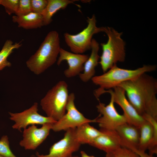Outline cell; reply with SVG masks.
Returning a JSON list of instances; mask_svg holds the SVG:
<instances>
[{
  "instance_id": "cell-10",
  "label": "cell",
  "mask_w": 157,
  "mask_h": 157,
  "mask_svg": "<svg viewBox=\"0 0 157 157\" xmlns=\"http://www.w3.org/2000/svg\"><path fill=\"white\" fill-rule=\"evenodd\" d=\"M115 103L111 98L109 103L106 106L99 102L96 106L99 116L96 118V123L98 124L101 129L116 130L121 125L127 123L126 117L117 112L114 105Z\"/></svg>"
},
{
  "instance_id": "cell-28",
  "label": "cell",
  "mask_w": 157,
  "mask_h": 157,
  "mask_svg": "<svg viewBox=\"0 0 157 157\" xmlns=\"http://www.w3.org/2000/svg\"><path fill=\"white\" fill-rule=\"evenodd\" d=\"M80 155V157H95L93 156H90L88 155L85 152L83 151H81Z\"/></svg>"
},
{
  "instance_id": "cell-32",
  "label": "cell",
  "mask_w": 157,
  "mask_h": 157,
  "mask_svg": "<svg viewBox=\"0 0 157 157\" xmlns=\"http://www.w3.org/2000/svg\"><path fill=\"white\" fill-rule=\"evenodd\" d=\"M1 0H0V3H1Z\"/></svg>"
},
{
  "instance_id": "cell-14",
  "label": "cell",
  "mask_w": 157,
  "mask_h": 157,
  "mask_svg": "<svg viewBox=\"0 0 157 157\" xmlns=\"http://www.w3.org/2000/svg\"><path fill=\"white\" fill-rule=\"evenodd\" d=\"M57 64L60 65L64 60L67 62L68 67L64 72L65 77L70 78L79 75L83 71L84 64L88 58L87 54L70 52L60 48Z\"/></svg>"
},
{
  "instance_id": "cell-8",
  "label": "cell",
  "mask_w": 157,
  "mask_h": 157,
  "mask_svg": "<svg viewBox=\"0 0 157 157\" xmlns=\"http://www.w3.org/2000/svg\"><path fill=\"white\" fill-rule=\"evenodd\" d=\"M38 103L35 102L29 108L23 111L17 113L9 112L10 119L14 121V124L12 127L14 129L22 132L29 125H43L46 123L53 124L56 121L47 116H44L38 112Z\"/></svg>"
},
{
  "instance_id": "cell-4",
  "label": "cell",
  "mask_w": 157,
  "mask_h": 157,
  "mask_svg": "<svg viewBox=\"0 0 157 157\" xmlns=\"http://www.w3.org/2000/svg\"><path fill=\"white\" fill-rule=\"evenodd\" d=\"M108 37L106 43H101L102 52L99 62L105 73L118 62L125 60V42L121 38L122 32H119L111 27H105L104 31Z\"/></svg>"
},
{
  "instance_id": "cell-11",
  "label": "cell",
  "mask_w": 157,
  "mask_h": 157,
  "mask_svg": "<svg viewBox=\"0 0 157 157\" xmlns=\"http://www.w3.org/2000/svg\"><path fill=\"white\" fill-rule=\"evenodd\" d=\"M142 117L146 121L140 128V135L138 150L149 154H157V119L147 115Z\"/></svg>"
},
{
  "instance_id": "cell-3",
  "label": "cell",
  "mask_w": 157,
  "mask_h": 157,
  "mask_svg": "<svg viewBox=\"0 0 157 157\" xmlns=\"http://www.w3.org/2000/svg\"><path fill=\"white\" fill-rule=\"evenodd\" d=\"M156 67L155 65H144L136 69H130L120 68L115 65L103 74L94 76L91 79L94 84L99 86L94 91V95L103 90L113 88L125 81L135 79L144 73L154 71Z\"/></svg>"
},
{
  "instance_id": "cell-19",
  "label": "cell",
  "mask_w": 157,
  "mask_h": 157,
  "mask_svg": "<svg viewBox=\"0 0 157 157\" xmlns=\"http://www.w3.org/2000/svg\"><path fill=\"white\" fill-rule=\"evenodd\" d=\"M12 20L17 24L18 27L27 30L40 28L44 26L41 14L33 12L22 16H13Z\"/></svg>"
},
{
  "instance_id": "cell-1",
  "label": "cell",
  "mask_w": 157,
  "mask_h": 157,
  "mask_svg": "<svg viewBox=\"0 0 157 157\" xmlns=\"http://www.w3.org/2000/svg\"><path fill=\"white\" fill-rule=\"evenodd\" d=\"M117 86L124 90L129 101L140 115L142 116L149 115L157 119V80L156 78L145 73Z\"/></svg>"
},
{
  "instance_id": "cell-26",
  "label": "cell",
  "mask_w": 157,
  "mask_h": 157,
  "mask_svg": "<svg viewBox=\"0 0 157 157\" xmlns=\"http://www.w3.org/2000/svg\"><path fill=\"white\" fill-rule=\"evenodd\" d=\"M48 3V0H31L32 12L41 14Z\"/></svg>"
},
{
  "instance_id": "cell-9",
  "label": "cell",
  "mask_w": 157,
  "mask_h": 157,
  "mask_svg": "<svg viewBox=\"0 0 157 157\" xmlns=\"http://www.w3.org/2000/svg\"><path fill=\"white\" fill-rule=\"evenodd\" d=\"M113 89V90L110 89L101 91L98 94L97 96L99 97L104 93H109L115 103L119 105L123 110L127 123L140 128L146 120L138 113L129 101L125 91L122 88L117 86Z\"/></svg>"
},
{
  "instance_id": "cell-23",
  "label": "cell",
  "mask_w": 157,
  "mask_h": 157,
  "mask_svg": "<svg viewBox=\"0 0 157 157\" xmlns=\"http://www.w3.org/2000/svg\"><path fill=\"white\" fill-rule=\"evenodd\" d=\"M0 156L4 157H17L12 152L7 135H3L0 140Z\"/></svg>"
},
{
  "instance_id": "cell-21",
  "label": "cell",
  "mask_w": 157,
  "mask_h": 157,
  "mask_svg": "<svg viewBox=\"0 0 157 157\" xmlns=\"http://www.w3.org/2000/svg\"><path fill=\"white\" fill-rule=\"evenodd\" d=\"M21 46L20 42L13 43L10 40L6 41L0 51V70L11 66V63L8 60L7 58L14 49H19Z\"/></svg>"
},
{
  "instance_id": "cell-18",
  "label": "cell",
  "mask_w": 157,
  "mask_h": 157,
  "mask_svg": "<svg viewBox=\"0 0 157 157\" xmlns=\"http://www.w3.org/2000/svg\"><path fill=\"white\" fill-rule=\"evenodd\" d=\"M90 123L83 124L75 129V135L77 142L80 144L90 145L101 133L102 132L91 126Z\"/></svg>"
},
{
  "instance_id": "cell-6",
  "label": "cell",
  "mask_w": 157,
  "mask_h": 157,
  "mask_svg": "<svg viewBox=\"0 0 157 157\" xmlns=\"http://www.w3.org/2000/svg\"><path fill=\"white\" fill-rule=\"evenodd\" d=\"M87 26L79 33L72 35L65 33L64 36L65 42L72 52L82 54L91 49L93 35L98 33L104 32L105 27H98L94 15L91 17H87Z\"/></svg>"
},
{
  "instance_id": "cell-20",
  "label": "cell",
  "mask_w": 157,
  "mask_h": 157,
  "mask_svg": "<svg viewBox=\"0 0 157 157\" xmlns=\"http://www.w3.org/2000/svg\"><path fill=\"white\" fill-rule=\"evenodd\" d=\"M76 0H48L47 6L43 11L42 16L44 26L50 24L53 15L58 11L65 9L69 4L74 3Z\"/></svg>"
},
{
  "instance_id": "cell-30",
  "label": "cell",
  "mask_w": 157,
  "mask_h": 157,
  "mask_svg": "<svg viewBox=\"0 0 157 157\" xmlns=\"http://www.w3.org/2000/svg\"><path fill=\"white\" fill-rule=\"evenodd\" d=\"M69 157H80V156H74L72 155Z\"/></svg>"
},
{
  "instance_id": "cell-15",
  "label": "cell",
  "mask_w": 157,
  "mask_h": 157,
  "mask_svg": "<svg viewBox=\"0 0 157 157\" xmlns=\"http://www.w3.org/2000/svg\"><path fill=\"white\" fill-rule=\"evenodd\" d=\"M116 131L119 136L121 147L136 152L138 150L140 128L126 123L118 126Z\"/></svg>"
},
{
  "instance_id": "cell-31",
  "label": "cell",
  "mask_w": 157,
  "mask_h": 157,
  "mask_svg": "<svg viewBox=\"0 0 157 157\" xmlns=\"http://www.w3.org/2000/svg\"><path fill=\"white\" fill-rule=\"evenodd\" d=\"M0 157H4L0 156Z\"/></svg>"
},
{
  "instance_id": "cell-24",
  "label": "cell",
  "mask_w": 157,
  "mask_h": 157,
  "mask_svg": "<svg viewBox=\"0 0 157 157\" xmlns=\"http://www.w3.org/2000/svg\"><path fill=\"white\" fill-rule=\"evenodd\" d=\"M32 12L31 0H19V3L15 15L20 16Z\"/></svg>"
},
{
  "instance_id": "cell-27",
  "label": "cell",
  "mask_w": 157,
  "mask_h": 157,
  "mask_svg": "<svg viewBox=\"0 0 157 157\" xmlns=\"http://www.w3.org/2000/svg\"><path fill=\"white\" fill-rule=\"evenodd\" d=\"M140 157H155L153 155L147 153L145 152L138 150L136 152Z\"/></svg>"
},
{
  "instance_id": "cell-17",
  "label": "cell",
  "mask_w": 157,
  "mask_h": 157,
  "mask_svg": "<svg viewBox=\"0 0 157 157\" xmlns=\"http://www.w3.org/2000/svg\"><path fill=\"white\" fill-rule=\"evenodd\" d=\"M91 49V54L84 64L83 71L79 75L80 79L84 82H88L94 76L95 68L100 58L98 54L99 44L94 39L92 40Z\"/></svg>"
},
{
  "instance_id": "cell-12",
  "label": "cell",
  "mask_w": 157,
  "mask_h": 157,
  "mask_svg": "<svg viewBox=\"0 0 157 157\" xmlns=\"http://www.w3.org/2000/svg\"><path fill=\"white\" fill-rule=\"evenodd\" d=\"M76 128L66 131L63 138L51 146L47 154H36L37 157H69L79 149L81 144L76 141L75 135Z\"/></svg>"
},
{
  "instance_id": "cell-29",
  "label": "cell",
  "mask_w": 157,
  "mask_h": 157,
  "mask_svg": "<svg viewBox=\"0 0 157 157\" xmlns=\"http://www.w3.org/2000/svg\"><path fill=\"white\" fill-rule=\"evenodd\" d=\"M30 157H37V156L35 155H32L30 156Z\"/></svg>"
},
{
  "instance_id": "cell-16",
  "label": "cell",
  "mask_w": 157,
  "mask_h": 157,
  "mask_svg": "<svg viewBox=\"0 0 157 157\" xmlns=\"http://www.w3.org/2000/svg\"><path fill=\"white\" fill-rule=\"evenodd\" d=\"M102 133L97 137L90 145L106 153L121 147L119 136L116 130L100 129Z\"/></svg>"
},
{
  "instance_id": "cell-5",
  "label": "cell",
  "mask_w": 157,
  "mask_h": 157,
  "mask_svg": "<svg viewBox=\"0 0 157 157\" xmlns=\"http://www.w3.org/2000/svg\"><path fill=\"white\" fill-rule=\"evenodd\" d=\"M69 96L68 85L61 80L48 90L40 104L47 116L56 121L66 113Z\"/></svg>"
},
{
  "instance_id": "cell-25",
  "label": "cell",
  "mask_w": 157,
  "mask_h": 157,
  "mask_svg": "<svg viewBox=\"0 0 157 157\" xmlns=\"http://www.w3.org/2000/svg\"><path fill=\"white\" fill-rule=\"evenodd\" d=\"M19 2V0H1L0 5L4 7L6 12L10 15L16 13Z\"/></svg>"
},
{
  "instance_id": "cell-22",
  "label": "cell",
  "mask_w": 157,
  "mask_h": 157,
  "mask_svg": "<svg viewBox=\"0 0 157 157\" xmlns=\"http://www.w3.org/2000/svg\"><path fill=\"white\" fill-rule=\"evenodd\" d=\"M105 157H140L136 152L126 148L120 147L106 153Z\"/></svg>"
},
{
  "instance_id": "cell-7",
  "label": "cell",
  "mask_w": 157,
  "mask_h": 157,
  "mask_svg": "<svg viewBox=\"0 0 157 157\" xmlns=\"http://www.w3.org/2000/svg\"><path fill=\"white\" fill-rule=\"evenodd\" d=\"M75 94H69L66 106L67 112L59 120L53 124L51 130L57 132L66 131L70 129L76 128L86 123H96V118L90 119L85 117L76 108L74 103Z\"/></svg>"
},
{
  "instance_id": "cell-2",
  "label": "cell",
  "mask_w": 157,
  "mask_h": 157,
  "mask_svg": "<svg viewBox=\"0 0 157 157\" xmlns=\"http://www.w3.org/2000/svg\"><path fill=\"white\" fill-rule=\"evenodd\" d=\"M58 32L50 31L36 52L26 62L27 67L36 75L41 74L57 60L60 49Z\"/></svg>"
},
{
  "instance_id": "cell-13",
  "label": "cell",
  "mask_w": 157,
  "mask_h": 157,
  "mask_svg": "<svg viewBox=\"0 0 157 157\" xmlns=\"http://www.w3.org/2000/svg\"><path fill=\"white\" fill-rule=\"evenodd\" d=\"M53 124L46 123L40 128L32 125L24 129L23 138L19 142V145L26 150L35 149L46 139Z\"/></svg>"
}]
</instances>
